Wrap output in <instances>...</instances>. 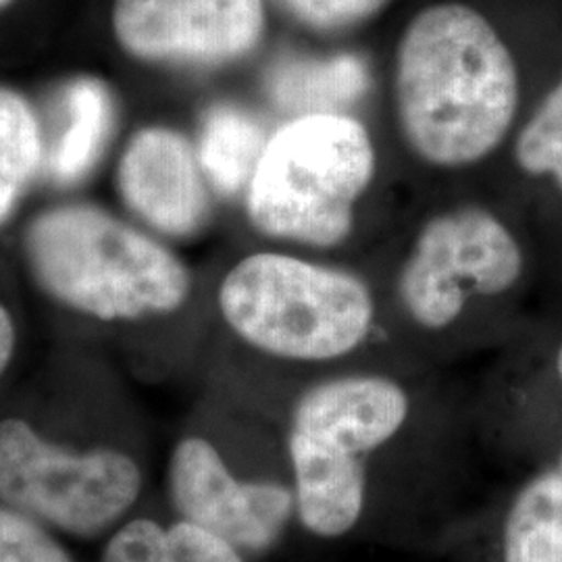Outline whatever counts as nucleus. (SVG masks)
<instances>
[{"label": "nucleus", "mask_w": 562, "mask_h": 562, "mask_svg": "<svg viewBox=\"0 0 562 562\" xmlns=\"http://www.w3.org/2000/svg\"><path fill=\"white\" fill-rule=\"evenodd\" d=\"M387 94L404 155L427 173L457 178L510 138L521 78L494 23L467 2L446 0L406 23Z\"/></svg>", "instance_id": "1"}, {"label": "nucleus", "mask_w": 562, "mask_h": 562, "mask_svg": "<svg viewBox=\"0 0 562 562\" xmlns=\"http://www.w3.org/2000/svg\"><path fill=\"white\" fill-rule=\"evenodd\" d=\"M415 394L380 369H340L302 385L285 415L283 450L296 498V521L322 540L361 527L378 459L406 434Z\"/></svg>", "instance_id": "2"}, {"label": "nucleus", "mask_w": 562, "mask_h": 562, "mask_svg": "<svg viewBox=\"0 0 562 562\" xmlns=\"http://www.w3.org/2000/svg\"><path fill=\"white\" fill-rule=\"evenodd\" d=\"M217 311L252 352L323 375L348 369L385 329L380 290L361 271L281 246L223 276Z\"/></svg>", "instance_id": "3"}, {"label": "nucleus", "mask_w": 562, "mask_h": 562, "mask_svg": "<svg viewBox=\"0 0 562 562\" xmlns=\"http://www.w3.org/2000/svg\"><path fill=\"white\" fill-rule=\"evenodd\" d=\"M380 173V146L357 113L306 109L267 134L244 211L281 248L329 255L355 240Z\"/></svg>", "instance_id": "4"}, {"label": "nucleus", "mask_w": 562, "mask_h": 562, "mask_svg": "<svg viewBox=\"0 0 562 562\" xmlns=\"http://www.w3.org/2000/svg\"><path fill=\"white\" fill-rule=\"evenodd\" d=\"M525 252L485 202L457 201L423 215L380 292L385 325L427 346L469 340L473 317L515 290Z\"/></svg>", "instance_id": "5"}, {"label": "nucleus", "mask_w": 562, "mask_h": 562, "mask_svg": "<svg viewBox=\"0 0 562 562\" xmlns=\"http://www.w3.org/2000/svg\"><path fill=\"white\" fill-rule=\"evenodd\" d=\"M32 276L60 306L104 323L162 319L192 296L188 265L99 206L46 211L25 232Z\"/></svg>", "instance_id": "6"}, {"label": "nucleus", "mask_w": 562, "mask_h": 562, "mask_svg": "<svg viewBox=\"0 0 562 562\" xmlns=\"http://www.w3.org/2000/svg\"><path fill=\"white\" fill-rule=\"evenodd\" d=\"M144 485L142 462L117 443L60 442L23 417L0 419V503L63 538H106Z\"/></svg>", "instance_id": "7"}, {"label": "nucleus", "mask_w": 562, "mask_h": 562, "mask_svg": "<svg viewBox=\"0 0 562 562\" xmlns=\"http://www.w3.org/2000/svg\"><path fill=\"white\" fill-rule=\"evenodd\" d=\"M165 487L171 515L220 536L246 557L276 548L296 521L290 469L244 473L222 443L201 431L173 443Z\"/></svg>", "instance_id": "8"}, {"label": "nucleus", "mask_w": 562, "mask_h": 562, "mask_svg": "<svg viewBox=\"0 0 562 562\" xmlns=\"http://www.w3.org/2000/svg\"><path fill=\"white\" fill-rule=\"evenodd\" d=\"M113 32L134 59L215 69L257 53L267 7L265 0H115Z\"/></svg>", "instance_id": "9"}, {"label": "nucleus", "mask_w": 562, "mask_h": 562, "mask_svg": "<svg viewBox=\"0 0 562 562\" xmlns=\"http://www.w3.org/2000/svg\"><path fill=\"white\" fill-rule=\"evenodd\" d=\"M117 183L132 213L167 238H194L213 220L215 188L199 146L176 127L138 130L121 155Z\"/></svg>", "instance_id": "10"}, {"label": "nucleus", "mask_w": 562, "mask_h": 562, "mask_svg": "<svg viewBox=\"0 0 562 562\" xmlns=\"http://www.w3.org/2000/svg\"><path fill=\"white\" fill-rule=\"evenodd\" d=\"M99 562H248V557L199 525L130 515L102 543Z\"/></svg>", "instance_id": "11"}, {"label": "nucleus", "mask_w": 562, "mask_h": 562, "mask_svg": "<svg viewBox=\"0 0 562 562\" xmlns=\"http://www.w3.org/2000/svg\"><path fill=\"white\" fill-rule=\"evenodd\" d=\"M67 130L50 153L48 169L53 180L74 183L99 161L109 140L115 104L109 88L97 78H76L63 92Z\"/></svg>", "instance_id": "12"}, {"label": "nucleus", "mask_w": 562, "mask_h": 562, "mask_svg": "<svg viewBox=\"0 0 562 562\" xmlns=\"http://www.w3.org/2000/svg\"><path fill=\"white\" fill-rule=\"evenodd\" d=\"M504 562H562V471L527 483L503 531Z\"/></svg>", "instance_id": "13"}, {"label": "nucleus", "mask_w": 562, "mask_h": 562, "mask_svg": "<svg viewBox=\"0 0 562 562\" xmlns=\"http://www.w3.org/2000/svg\"><path fill=\"white\" fill-rule=\"evenodd\" d=\"M265 138L257 121L238 106L222 104L209 111L196 146L202 169L217 194H241Z\"/></svg>", "instance_id": "14"}, {"label": "nucleus", "mask_w": 562, "mask_h": 562, "mask_svg": "<svg viewBox=\"0 0 562 562\" xmlns=\"http://www.w3.org/2000/svg\"><path fill=\"white\" fill-rule=\"evenodd\" d=\"M513 161L522 176L550 180L562 194V76L517 130Z\"/></svg>", "instance_id": "15"}, {"label": "nucleus", "mask_w": 562, "mask_h": 562, "mask_svg": "<svg viewBox=\"0 0 562 562\" xmlns=\"http://www.w3.org/2000/svg\"><path fill=\"white\" fill-rule=\"evenodd\" d=\"M44 162L41 123L20 92L0 86V167L27 186Z\"/></svg>", "instance_id": "16"}, {"label": "nucleus", "mask_w": 562, "mask_h": 562, "mask_svg": "<svg viewBox=\"0 0 562 562\" xmlns=\"http://www.w3.org/2000/svg\"><path fill=\"white\" fill-rule=\"evenodd\" d=\"M0 562H78L63 536L0 503Z\"/></svg>", "instance_id": "17"}, {"label": "nucleus", "mask_w": 562, "mask_h": 562, "mask_svg": "<svg viewBox=\"0 0 562 562\" xmlns=\"http://www.w3.org/2000/svg\"><path fill=\"white\" fill-rule=\"evenodd\" d=\"M301 27L319 36H340L378 18L390 0H273Z\"/></svg>", "instance_id": "18"}, {"label": "nucleus", "mask_w": 562, "mask_h": 562, "mask_svg": "<svg viewBox=\"0 0 562 562\" xmlns=\"http://www.w3.org/2000/svg\"><path fill=\"white\" fill-rule=\"evenodd\" d=\"M18 348V329L11 313L7 311V306L0 302V380L7 373L9 364L13 361Z\"/></svg>", "instance_id": "19"}, {"label": "nucleus", "mask_w": 562, "mask_h": 562, "mask_svg": "<svg viewBox=\"0 0 562 562\" xmlns=\"http://www.w3.org/2000/svg\"><path fill=\"white\" fill-rule=\"evenodd\" d=\"M23 190H25V186L15 176H11L7 169L0 167V225L13 215Z\"/></svg>", "instance_id": "20"}, {"label": "nucleus", "mask_w": 562, "mask_h": 562, "mask_svg": "<svg viewBox=\"0 0 562 562\" xmlns=\"http://www.w3.org/2000/svg\"><path fill=\"white\" fill-rule=\"evenodd\" d=\"M557 371H559V378H561V382H562V344H561V348H559V355H557ZM561 471H562V457H561Z\"/></svg>", "instance_id": "21"}, {"label": "nucleus", "mask_w": 562, "mask_h": 562, "mask_svg": "<svg viewBox=\"0 0 562 562\" xmlns=\"http://www.w3.org/2000/svg\"><path fill=\"white\" fill-rule=\"evenodd\" d=\"M13 0H0V11H4Z\"/></svg>", "instance_id": "22"}]
</instances>
